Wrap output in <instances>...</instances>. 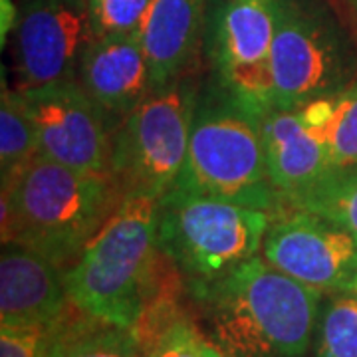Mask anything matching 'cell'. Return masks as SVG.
<instances>
[{"mask_svg": "<svg viewBox=\"0 0 357 357\" xmlns=\"http://www.w3.org/2000/svg\"><path fill=\"white\" fill-rule=\"evenodd\" d=\"M121 203L112 175L76 171L38 153L2 183V244H20L60 268L72 266Z\"/></svg>", "mask_w": 357, "mask_h": 357, "instance_id": "cell-1", "label": "cell"}, {"mask_svg": "<svg viewBox=\"0 0 357 357\" xmlns=\"http://www.w3.org/2000/svg\"><path fill=\"white\" fill-rule=\"evenodd\" d=\"M195 296L229 357H304L321 294L255 256Z\"/></svg>", "mask_w": 357, "mask_h": 357, "instance_id": "cell-2", "label": "cell"}, {"mask_svg": "<svg viewBox=\"0 0 357 357\" xmlns=\"http://www.w3.org/2000/svg\"><path fill=\"white\" fill-rule=\"evenodd\" d=\"M173 189L276 213L280 197L268 175L262 117L217 82L199 91L191 139Z\"/></svg>", "mask_w": 357, "mask_h": 357, "instance_id": "cell-3", "label": "cell"}, {"mask_svg": "<svg viewBox=\"0 0 357 357\" xmlns=\"http://www.w3.org/2000/svg\"><path fill=\"white\" fill-rule=\"evenodd\" d=\"M157 225V199L126 197L76 262L66 268L72 304L91 318L131 328L159 252Z\"/></svg>", "mask_w": 357, "mask_h": 357, "instance_id": "cell-4", "label": "cell"}, {"mask_svg": "<svg viewBox=\"0 0 357 357\" xmlns=\"http://www.w3.org/2000/svg\"><path fill=\"white\" fill-rule=\"evenodd\" d=\"M272 213L171 189L159 199L157 244L192 294L260 256Z\"/></svg>", "mask_w": 357, "mask_h": 357, "instance_id": "cell-5", "label": "cell"}, {"mask_svg": "<svg viewBox=\"0 0 357 357\" xmlns=\"http://www.w3.org/2000/svg\"><path fill=\"white\" fill-rule=\"evenodd\" d=\"M270 66L280 109L333 98L357 77L354 46L321 0H280Z\"/></svg>", "mask_w": 357, "mask_h": 357, "instance_id": "cell-6", "label": "cell"}, {"mask_svg": "<svg viewBox=\"0 0 357 357\" xmlns=\"http://www.w3.org/2000/svg\"><path fill=\"white\" fill-rule=\"evenodd\" d=\"M201 88L178 77L153 89L126 115L114 135L109 175L126 197L161 199L185 163Z\"/></svg>", "mask_w": 357, "mask_h": 357, "instance_id": "cell-7", "label": "cell"}, {"mask_svg": "<svg viewBox=\"0 0 357 357\" xmlns=\"http://www.w3.org/2000/svg\"><path fill=\"white\" fill-rule=\"evenodd\" d=\"M280 0H206L204 54L213 79L256 115L274 107L272 42Z\"/></svg>", "mask_w": 357, "mask_h": 357, "instance_id": "cell-8", "label": "cell"}, {"mask_svg": "<svg viewBox=\"0 0 357 357\" xmlns=\"http://www.w3.org/2000/svg\"><path fill=\"white\" fill-rule=\"evenodd\" d=\"M262 256L319 294H357V234L316 213H274Z\"/></svg>", "mask_w": 357, "mask_h": 357, "instance_id": "cell-9", "label": "cell"}, {"mask_svg": "<svg viewBox=\"0 0 357 357\" xmlns=\"http://www.w3.org/2000/svg\"><path fill=\"white\" fill-rule=\"evenodd\" d=\"M38 135V153L84 173L109 175L117 121L77 79L20 89Z\"/></svg>", "mask_w": 357, "mask_h": 357, "instance_id": "cell-10", "label": "cell"}, {"mask_svg": "<svg viewBox=\"0 0 357 357\" xmlns=\"http://www.w3.org/2000/svg\"><path fill=\"white\" fill-rule=\"evenodd\" d=\"M91 40L88 0H26L16 30L18 89L76 79Z\"/></svg>", "mask_w": 357, "mask_h": 357, "instance_id": "cell-11", "label": "cell"}, {"mask_svg": "<svg viewBox=\"0 0 357 357\" xmlns=\"http://www.w3.org/2000/svg\"><path fill=\"white\" fill-rule=\"evenodd\" d=\"M20 244H2L0 326L54 328L72 307L66 272Z\"/></svg>", "mask_w": 357, "mask_h": 357, "instance_id": "cell-12", "label": "cell"}, {"mask_svg": "<svg viewBox=\"0 0 357 357\" xmlns=\"http://www.w3.org/2000/svg\"><path fill=\"white\" fill-rule=\"evenodd\" d=\"M76 79L117 123L155 89L147 56L135 34L93 36L79 58Z\"/></svg>", "mask_w": 357, "mask_h": 357, "instance_id": "cell-13", "label": "cell"}, {"mask_svg": "<svg viewBox=\"0 0 357 357\" xmlns=\"http://www.w3.org/2000/svg\"><path fill=\"white\" fill-rule=\"evenodd\" d=\"M262 135L268 175L280 197V208L332 175L328 149L300 109L272 107L262 115Z\"/></svg>", "mask_w": 357, "mask_h": 357, "instance_id": "cell-14", "label": "cell"}, {"mask_svg": "<svg viewBox=\"0 0 357 357\" xmlns=\"http://www.w3.org/2000/svg\"><path fill=\"white\" fill-rule=\"evenodd\" d=\"M206 0H151L135 36L151 68L153 88L183 77L203 38Z\"/></svg>", "mask_w": 357, "mask_h": 357, "instance_id": "cell-15", "label": "cell"}, {"mask_svg": "<svg viewBox=\"0 0 357 357\" xmlns=\"http://www.w3.org/2000/svg\"><path fill=\"white\" fill-rule=\"evenodd\" d=\"M50 357H145L129 328L105 324L70 307L56 324Z\"/></svg>", "mask_w": 357, "mask_h": 357, "instance_id": "cell-16", "label": "cell"}, {"mask_svg": "<svg viewBox=\"0 0 357 357\" xmlns=\"http://www.w3.org/2000/svg\"><path fill=\"white\" fill-rule=\"evenodd\" d=\"M300 112L324 141L332 175L357 169V77L337 96L310 103Z\"/></svg>", "mask_w": 357, "mask_h": 357, "instance_id": "cell-17", "label": "cell"}, {"mask_svg": "<svg viewBox=\"0 0 357 357\" xmlns=\"http://www.w3.org/2000/svg\"><path fill=\"white\" fill-rule=\"evenodd\" d=\"M38 155V135L20 89L2 86L0 100V177L8 183Z\"/></svg>", "mask_w": 357, "mask_h": 357, "instance_id": "cell-18", "label": "cell"}, {"mask_svg": "<svg viewBox=\"0 0 357 357\" xmlns=\"http://www.w3.org/2000/svg\"><path fill=\"white\" fill-rule=\"evenodd\" d=\"M284 208L316 213L357 234V169L335 173Z\"/></svg>", "mask_w": 357, "mask_h": 357, "instance_id": "cell-19", "label": "cell"}, {"mask_svg": "<svg viewBox=\"0 0 357 357\" xmlns=\"http://www.w3.org/2000/svg\"><path fill=\"white\" fill-rule=\"evenodd\" d=\"M316 357H357V298L340 296L326 307Z\"/></svg>", "mask_w": 357, "mask_h": 357, "instance_id": "cell-20", "label": "cell"}, {"mask_svg": "<svg viewBox=\"0 0 357 357\" xmlns=\"http://www.w3.org/2000/svg\"><path fill=\"white\" fill-rule=\"evenodd\" d=\"M151 0H88L93 36L135 34Z\"/></svg>", "mask_w": 357, "mask_h": 357, "instance_id": "cell-21", "label": "cell"}, {"mask_svg": "<svg viewBox=\"0 0 357 357\" xmlns=\"http://www.w3.org/2000/svg\"><path fill=\"white\" fill-rule=\"evenodd\" d=\"M54 328L0 326V357H50Z\"/></svg>", "mask_w": 357, "mask_h": 357, "instance_id": "cell-22", "label": "cell"}, {"mask_svg": "<svg viewBox=\"0 0 357 357\" xmlns=\"http://www.w3.org/2000/svg\"><path fill=\"white\" fill-rule=\"evenodd\" d=\"M145 357H203V337L187 316L163 333Z\"/></svg>", "mask_w": 357, "mask_h": 357, "instance_id": "cell-23", "label": "cell"}, {"mask_svg": "<svg viewBox=\"0 0 357 357\" xmlns=\"http://www.w3.org/2000/svg\"><path fill=\"white\" fill-rule=\"evenodd\" d=\"M0 8H2V44H4V42H6L8 30H10L14 26V22H16V8H14L13 0H2Z\"/></svg>", "mask_w": 357, "mask_h": 357, "instance_id": "cell-24", "label": "cell"}, {"mask_svg": "<svg viewBox=\"0 0 357 357\" xmlns=\"http://www.w3.org/2000/svg\"><path fill=\"white\" fill-rule=\"evenodd\" d=\"M203 357H229L217 344H211L203 340Z\"/></svg>", "mask_w": 357, "mask_h": 357, "instance_id": "cell-25", "label": "cell"}, {"mask_svg": "<svg viewBox=\"0 0 357 357\" xmlns=\"http://www.w3.org/2000/svg\"><path fill=\"white\" fill-rule=\"evenodd\" d=\"M349 2H354V4H357V0H349Z\"/></svg>", "mask_w": 357, "mask_h": 357, "instance_id": "cell-26", "label": "cell"}]
</instances>
